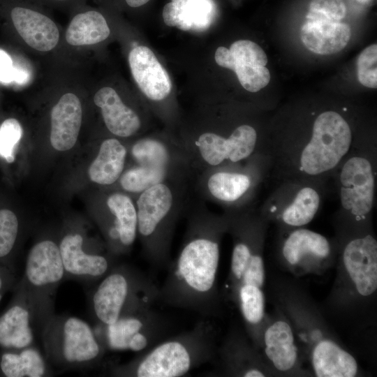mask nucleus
I'll return each mask as SVG.
<instances>
[{
  "mask_svg": "<svg viewBox=\"0 0 377 377\" xmlns=\"http://www.w3.org/2000/svg\"><path fill=\"white\" fill-rule=\"evenodd\" d=\"M52 374L45 355L34 344L0 351V376L45 377Z\"/></svg>",
  "mask_w": 377,
  "mask_h": 377,
  "instance_id": "25",
  "label": "nucleus"
},
{
  "mask_svg": "<svg viewBox=\"0 0 377 377\" xmlns=\"http://www.w3.org/2000/svg\"><path fill=\"white\" fill-rule=\"evenodd\" d=\"M29 80V72L18 66H15L14 75H13V82L17 84H24Z\"/></svg>",
  "mask_w": 377,
  "mask_h": 377,
  "instance_id": "39",
  "label": "nucleus"
},
{
  "mask_svg": "<svg viewBox=\"0 0 377 377\" xmlns=\"http://www.w3.org/2000/svg\"><path fill=\"white\" fill-rule=\"evenodd\" d=\"M351 140L350 128L339 113H321L315 120L310 141L302 150L301 168L310 175L332 170L348 152Z\"/></svg>",
  "mask_w": 377,
  "mask_h": 377,
  "instance_id": "9",
  "label": "nucleus"
},
{
  "mask_svg": "<svg viewBox=\"0 0 377 377\" xmlns=\"http://www.w3.org/2000/svg\"><path fill=\"white\" fill-rule=\"evenodd\" d=\"M212 323L201 320L190 330L161 341L127 363L111 367L119 377H180L216 357Z\"/></svg>",
  "mask_w": 377,
  "mask_h": 377,
  "instance_id": "3",
  "label": "nucleus"
},
{
  "mask_svg": "<svg viewBox=\"0 0 377 377\" xmlns=\"http://www.w3.org/2000/svg\"><path fill=\"white\" fill-rule=\"evenodd\" d=\"M94 102L101 108L105 126L114 135L129 137L140 128L138 114L122 102L113 88L100 89L94 95Z\"/></svg>",
  "mask_w": 377,
  "mask_h": 377,
  "instance_id": "23",
  "label": "nucleus"
},
{
  "mask_svg": "<svg viewBox=\"0 0 377 377\" xmlns=\"http://www.w3.org/2000/svg\"><path fill=\"white\" fill-rule=\"evenodd\" d=\"M126 149L117 139L104 140L97 156L88 169L89 179L98 184H113L123 171Z\"/></svg>",
  "mask_w": 377,
  "mask_h": 377,
  "instance_id": "27",
  "label": "nucleus"
},
{
  "mask_svg": "<svg viewBox=\"0 0 377 377\" xmlns=\"http://www.w3.org/2000/svg\"><path fill=\"white\" fill-rule=\"evenodd\" d=\"M168 323L151 307L126 315L111 325L97 324L95 334L105 349L144 352L167 330Z\"/></svg>",
  "mask_w": 377,
  "mask_h": 377,
  "instance_id": "10",
  "label": "nucleus"
},
{
  "mask_svg": "<svg viewBox=\"0 0 377 377\" xmlns=\"http://www.w3.org/2000/svg\"><path fill=\"white\" fill-rule=\"evenodd\" d=\"M131 152L141 165L165 167L168 159L165 147L162 143L152 139L138 141L133 146Z\"/></svg>",
  "mask_w": 377,
  "mask_h": 377,
  "instance_id": "33",
  "label": "nucleus"
},
{
  "mask_svg": "<svg viewBox=\"0 0 377 377\" xmlns=\"http://www.w3.org/2000/svg\"><path fill=\"white\" fill-rule=\"evenodd\" d=\"M20 233V222L15 212L0 209V264L14 265L13 258Z\"/></svg>",
  "mask_w": 377,
  "mask_h": 377,
  "instance_id": "31",
  "label": "nucleus"
},
{
  "mask_svg": "<svg viewBox=\"0 0 377 377\" xmlns=\"http://www.w3.org/2000/svg\"><path fill=\"white\" fill-rule=\"evenodd\" d=\"M327 303L341 313L367 310L377 292V242L371 235L348 242L339 258Z\"/></svg>",
  "mask_w": 377,
  "mask_h": 377,
  "instance_id": "4",
  "label": "nucleus"
},
{
  "mask_svg": "<svg viewBox=\"0 0 377 377\" xmlns=\"http://www.w3.org/2000/svg\"><path fill=\"white\" fill-rule=\"evenodd\" d=\"M281 263L295 276L321 275L332 267L331 244L323 235L299 228L290 233L281 248Z\"/></svg>",
  "mask_w": 377,
  "mask_h": 377,
  "instance_id": "11",
  "label": "nucleus"
},
{
  "mask_svg": "<svg viewBox=\"0 0 377 377\" xmlns=\"http://www.w3.org/2000/svg\"><path fill=\"white\" fill-rule=\"evenodd\" d=\"M66 279L96 283L115 265L108 256L88 250L82 232H66L58 243Z\"/></svg>",
  "mask_w": 377,
  "mask_h": 377,
  "instance_id": "14",
  "label": "nucleus"
},
{
  "mask_svg": "<svg viewBox=\"0 0 377 377\" xmlns=\"http://www.w3.org/2000/svg\"><path fill=\"white\" fill-rule=\"evenodd\" d=\"M346 14V7L343 0H311L306 20L341 22Z\"/></svg>",
  "mask_w": 377,
  "mask_h": 377,
  "instance_id": "36",
  "label": "nucleus"
},
{
  "mask_svg": "<svg viewBox=\"0 0 377 377\" xmlns=\"http://www.w3.org/2000/svg\"><path fill=\"white\" fill-rule=\"evenodd\" d=\"M125 1L129 6L135 8V7H139L145 4L149 0H125Z\"/></svg>",
  "mask_w": 377,
  "mask_h": 377,
  "instance_id": "40",
  "label": "nucleus"
},
{
  "mask_svg": "<svg viewBox=\"0 0 377 377\" xmlns=\"http://www.w3.org/2000/svg\"><path fill=\"white\" fill-rule=\"evenodd\" d=\"M12 299L0 316V348L20 349L33 345L43 325L27 295L14 287Z\"/></svg>",
  "mask_w": 377,
  "mask_h": 377,
  "instance_id": "13",
  "label": "nucleus"
},
{
  "mask_svg": "<svg viewBox=\"0 0 377 377\" xmlns=\"http://www.w3.org/2000/svg\"><path fill=\"white\" fill-rule=\"evenodd\" d=\"M214 58L219 66L232 70L241 85L249 91H260L270 80L269 71L265 67L267 57L262 47L251 40H237L229 49L219 47Z\"/></svg>",
  "mask_w": 377,
  "mask_h": 377,
  "instance_id": "12",
  "label": "nucleus"
},
{
  "mask_svg": "<svg viewBox=\"0 0 377 377\" xmlns=\"http://www.w3.org/2000/svg\"><path fill=\"white\" fill-rule=\"evenodd\" d=\"M377 45L372 44L362 51L357 60L358 81L364 87H377Z\"/></svg>",
  "mask_w": 377,
  "mask_h": 377,
  "instance_id": "35",
  "label": "nucleus"
},
{
  "mask_svg": "<svg viewBox=\"0 0 377 377\" xmlns=\"http://www.w3.org/2000/svg\"><path fill=\"white\" fill-rule=\"evenodd\" d=\"M172 204L170 188L161 183L142 191L137 200L138 232L147 242L149 261L156 268L157 237Z\"/></svg>",
  "mask_w": 377,
  "mask_h": 377,
  "instance_id": "15",
  "label": "nucleus"
},
{
  "mask_svg": "<svg viewBox=\"0 0 377 377\" xmlns=\"http://www.w3.org/2000/svg\"><path fill=\"white\" fill-rule=\"evenodd\" d=\"M258 351L273 376H313L304 367L290 320L276 304L267 313Z\"/></svg>",
  "mask_w": 377,
  "mask_h": 377,
  "instance_id": "8",
  "label": "nucleus"
},
{
  "mask_svg": "<svg viewBox=\"0 0 377 377\" xmlns=\"http://www.w3.org/2000/svg\"><path fill=\"white\" fill-rule=\"evenodd\" d=\"M17 281L15 267L0 264V302L7 292L13 290Z\"/></svg>",
  "mask_w": 377,
  "mask_h": 377,
  "instance_id": "37",
  "label": "nucleus"
},
{
  "mask_svg": "<svg viewBox=\"0 0 377 377\" xmlns=\"http://www.w3.org/2000/svg\"><path fill=\"white\" fill-rule=\"evenodd\" d=\"M15 65L10 56L0 48V82L9 84L13 82Z\"/></svg>",
  "mask_w": 377,
  "mask_h": 377,
  "instance_id": "38",
  "label": "nucleus"
},
{
  "mask_svg": "<svg viewBox=\"0 0 377 377\" xmlns=\"http://www.w3.org/2000/svg\"><path fill=\"white\" fill-rule=\"evenodd\" d=\"M320 198L313 188L300 189L293 202L282 213L283 222L292 227H301L310 223L319 207Z\"/></svg>",
  "mask_w": 377,
  "mask_h": 377,
  "instance_id": "29",
  "label": "nucleus"
},
{
  "mask_svg": "<svg viewBox=\"0 0 377 377\" xmlns=\"http://www.w3.org/2000/svg\"><path fill=\"white\" fill-rule=\"evenodd\" d=\"M59 1H64V0H59Z\"/></svg>",
  "mask_w": 377,
  "mask_h": 377,
  "instance_id": "42",
  "label": "nucleus"
},
{
  "mask_svg": "<svg viewBox=\"0 0 377 377\" xmlns=\"http://www.w3.org/2000/svg\"><path fill=\"white\" fill-rule=\"evenodd\" d=\"M11 19L21 38L31 48L48 52L57 46L59 29L47 16L27 8L15 7L11 11Z\"/></svg>",
  "mask_w": 377,
  "mask_h": 377,
  "instance_id": "21",
  "label": "nucleus"
},
{
  "mask_svg": "<svg viewBox=\"0 0 377 377\" xmlns=\"http://www.w3.org/2000/svg\"><path fill=\"white\" fill-rule=\"evenodd\" d=\"M165 175V167L140 165L125 172L121 176L120 184L128 192H141L161 183Z\"/></svg>",
  "mask_w": 377,
  "mask_h": 377,
  "instance_id": "32",
  "label": "nucleus"
},
{
  "mask_svg": "<svg viewBox=\"0 0 377 377\" xmlns=\"http://www.w3.org/2000/svg\"><path fill=\"white\" fill-rule=\"evenodd\" d=\"M159 288L141 271L126 265H114L89 295L97 324L111 325L120 318L151 307L158 300Z\"/></svg>",
  "mask_w": 377,
  "mask_h": 377,
  "instance_id": "5",
  "label": "nucleus"
},
{
  "mask_svg": "<svg viewBox=\"0 0 377 377\" xmlns=\"http://www.w3.org/2000/svg\"><path fill=\"white\" fill-rule=\"evenodd\" d=\"M22 135V128L16 119H7L0 125V156L6 162L14 161L15 149Z\"/></svg>",
  "mask_w": 377,
  "mask_h": 377,
  "instance_id": "34",
  "label": "nucleus"
},
{
  "mask_svg": "<svg viewBox=\"0 0 377 377\" xmlns=\"http://www.w3.org/2000/svg\"><path fill=\"white\" fill-rule=\"evenodd\" d=\"M65 279L58 243L50 238L37 241L28 253L24 272L15 286L27 295L43 326L55 313V295Z\"/></svg>",
  "mask_w": 377,
  "mask_h": 377,
  "instance_id": "7",
  "label": "nucleus"
},
{
  "mask_svg": "<svg viewBox=\"0 0 377 377\" xmlns=\"http://www.w3.org/2000/svg\"><path fill=\"white\" fill-rule=\"evenodd\" d=\"M107 205L114 216L112 227L107 237L112 243L114 252L130 247L134 242L138 232L137 210L130 198L122 193L109 196Z\"/></svg>",
  "mask_w": 377,
  "mask_h": 377,
  "instance_id": "26",
  "label": "nucleus"
},
{
  "mask_svg": "<svg viewBox=\"0 0 377 377\" xmlns=\"http://www.w3.org/2000/svg\"><path fill=\"white\" fill-rule=\"evenodd\" d=\"M250 184L248 176L225 172L213 174L207 183L209 191L214 197L227 202L239 199L249 189Z\"/></svg>",
  "mask_w": 377,
  "mask_h": 377,
  "instance_id": "30",
  "label": "nucleus"
},
{
  "mask_svg": "<svg viewBox=\"0 0 377 377\" xmlns=\"http://www.w3.org/2000/svg\"><path fill=\"white\" fill-rule=\"evenodd\" d=\"M44 355L50 365L65 369H89L101 362L105 348L84 320L54 314L41 334Z\"/></svg>",
  "mask_w": 377,
  "mask_h": 377,
  "instance_id": "6",
  "label": "nucleus"
},
{
  "mask_svg": "<svg viewBox=\"0 0 377 377\" xmlns=\"http://www.w3.org/2000/svg\"><path fill=\"white\" fill-rule=\"evenodd\" d=\"M340 197L343 207L357 219L371 210L374 196V177L370 162L355 156L343 165L340 174Z\"/></svg>",
  "mask_w": 377,
  "mask_h": 377,
  "instance_id": "16",
  "label": "nucleus"
},
{
  "mask_svg": "<svg viewBox=\"0 0 377 377\" xmlns=\"http://www.w3.org/2000/svg\"><path fill=\"white\" fill-rule=\"evenodd\" d=\"M360 1H364V2H367V1H370V0H360Z\"/></svg>",
  "mask_w": 377,
  "mask_h": 377,
  "instance_id": "41",
  "label": "nucleus"
},
{
  "mask_svg": "<svg viewBox=\"0 0 377 377\" xmlns=\"http://www.w3.org/2000/svg\"><path fill=\"white\" fill-rule=\"evenodd\" d=\"M351 36L350 27L341 22L306 20L301 28L304 45L311 52L328 55L342 50Z\"/></svg>",
  "mask_w": 377,
  "mask_h": 377,
  "instance_id": "22",
  "label": "nucleus"
},
{
  "mask_svg": "<svg viewBox=\"0 0 377 377\" xmlns=\"http://www.w3.org/2000/svg\"><path fill=\"white\" fill-rule=\"evenodd\" d=\"M195 233L168 267L158 300L202 316H216L221 302L217 284L219 243L205 231Z\"/></svg>",
  "mask_w": 377,
  "mask_h": 377,
  "instance_id": "2",
  "label": "nucleus"
},
{
  "mask_svg": "<svg viewBox=\"0 0 377 377\" xmlns=\"http://www.w3.org/2000/svg\"><path fill=\"white\" fill-rule=\"evenodd\" d=\"M214 14L211 0H171L163 8V19L169 27L200 31L209 27Z\"/></svg>",
  "mask_w": 377,
  "mask_h": 377,
  "instance_id": "24",
  "label": "nucleus"
},
{
  "mask_svg": "<svg viewBox=\"0 0 377 377\" xmlns=\"http://www.w3.org/2000/svg\"><path fill=\"white\" fill-rule=\"evenodd\" d=\"M274 304L290 320L304 364L313 376L355 377L361 370L355 357L326 323L311 299L295 284L281 282L275 287Z\"/></svg>",
  "mask_w": 377,
  "mask_h": 377,
  "instance_id": "1",
  "label": "nucleus"
},
{
  "mask_svg": "<svg viewBox=\"0 0 377 377\" xmlns=\"http://www.w3.org/2000/svg\"><path fill=\"white\" fill-rule=\"evenodd\" d=\"M128 63L133 79L147 98L161 101L170 94V76L149 47L140 45L133 48Z\"/></svg>",
  "mask_w": 377,
  "mask_h": 377,
  "instance_id": "19",
  "label": "nucleus"
},
{
  "mask_svg": "<svg viewBox=\"0 0 377 377\" xmlns=\"http://www.w3.org/2000/svg\"><path fill=\"white\" fill-rule=\"evenodd\" d=\"M110 34V28L102 14L89 10L79 13L72 19L65 37L69 45L82 46L102 42Z\"/></svg>",
  "mask_w": 377,
  "mask_h": 377,
  "instance_id": "28",
  "label": "nucleus"
},
{
  "mask_svg": "<svg viewBox=\"0 0 377 377\" xmlns=\"http://www.w3.org/2000/svg\"><path fill=\"white\" fill-rule=\"evenodd\" d=\"M256 139V131L252 126L242 125L227 139L213 133H205L195 144L206 163L218 165L226 159L237 162L249 156L255 148Z\"/></svg>",
  "mask_w": 377,
  "mask_h": 377,
  "instance_id": "18",
  "label": "nucleus"
},
{
  "mask_svg": "<svg viewBox=\"0 0 377 377\" xmlns=\"http://www.w3.org/2000/svg\"><path fill=\"white\" fill-rule=\"evenodd\" d=\"M221 374L234 377L273 376L264 363L258 350L247 335L234 330L225 337L217 348Z\"/></svg>",
  "mask_w": 377,
  "mask_h": 377,
  "instance_id": "17",
  "label": "nucleus"
},
{
  "mask_svg": "<svg viewBox=\"0 0 377 377\" xmlns=\"http://www.w3.org/2000/svg\"><path fill=\"white\" fill-rule=\"evenodd\" d=\"M82 119L79 98L73 93L64 94L51 111L50 143L60 151L71 149L76 143Z\"/></svg>",
  "mask_w": 377,
  "mask_h": 377,
  "instance_id": "20",
  "label": "nucleus"
}]
</instances>
